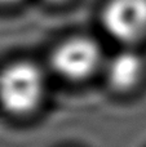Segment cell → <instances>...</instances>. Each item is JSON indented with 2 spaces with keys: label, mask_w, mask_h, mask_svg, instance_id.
Instances as JSON below:
<instances>
[{
  "label": "cell",
  "mask_w": 146,
  "mask_h": 147,
  "mask_svg": "<svg viewBox=\"0 0 146 147\" xmlns=\"http://www.w3.org/2000/svg\"><path fill=\"white\" fill-rule=\"evenodd\" d=\"M27 0H0V10H10L17 9L23 5Z\"/></svg>",
  "instance_id": "obj_6"
},
{
  "label": "cell",
  "mask_w": 146,
  "mask_h": 147,
  "mask_svg": "<svg viewBox=\"0 0 146 147\" xmlns=\"http://www.w3.org/2000/svg\"><path fill=\"white\" fill-rule=\"evenodd\" d=\"M100 25L122 48H136L146 40V0H103Z\"/></svg>",
  "instance_id": "obj_3"
},
{
  "label": "cell",
  "mask_w": 146,
  "mask_h": 147,
  "mask_svg": "<svg viewBox=\"0 0 146 147\" xmlns=\"http://www.w3.org/2000/svg\"><path fill=\"white\" fill-rule=\"evenodd\" d=\"M44 5L49 8H54V9H62V8H67L72 5L76 0H39Z\"/></svg>",
  "instance_id": "obj_5"
},
{
  "label": "cell",
  "mask_w": 146,
  "mask_h": 147,
  "mask_svg": "<svg viewBox=\"0 0 146 147\" xmlns=\"http://www.w3.org/2000/svg\"><path fill=\"white\" fill-rule=\"evenodd\" d=\"M105 63L102 48L89 35H72L59 41L51 53L52 70L69 81L91 78Z\"/></svg>",
  "instance_id": "obj_2"
},
{
  "label": "cell",
  "mask_w": 146,
  "mask_h": 147,
  "mask_svg": "<svg viewBox=\"0 0 146 147\" xmlns=\"http://www.w3.org/2000/svg\"><path fill=\"white\" fill-rule=\"evenodd\" d=\"M144 59L136 48H122L105 59L103 72L107 84L118 92H127L139 84L144 74Z\"/></svg>",
  "instance_id": "obj_4"
},
{
  "label": "cell",
  "mask_w": 146,
  "mask_h": 147,
  "mask_svg": "<svg viewBox=\"0 0 146 147\" xmlns=\"http://www.w3.org/2000/svg\"><path fill=\"white\" fill-rule=\"evenodd\" d=\"M47 79L30 61H17L0 71V106L12 115L34 112L43 102Z\"/></svg>",
  "instance_id": "obj_1"
}]
</instances>
